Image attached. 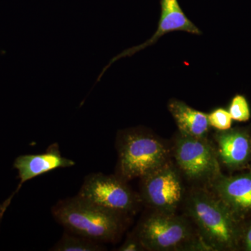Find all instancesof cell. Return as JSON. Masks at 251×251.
I'll use <instances>...</instances> for the list:
<instances>
[{
    "label": "cell",
    "instance_id": "2e32d148",
    "mask_svg": "<svg viewBox=\"0 0 251 251\" xmlns=\"http://www.w3.org/2000/svg\"><path fill=\"white\" fill-rule=\"evenodd\" d=\"M144 249L139 239L136 235L128 237L126 241L124 243L123 245L120 247L118 251H142Z\"/></svg>",
    "mask_w": 251,
    "mask_h": 251
},
{
    "label": "cell",
    "instance_id": "8fae6325",
    "mask_svg": "<svg viewBox=\"0 0 251 251\" xmlns=\"http://www.w3.org/2000/svg\"><path fill=\"white\" fill-rule=\"evenodd\" d=\"M214 181L220 200L232 213L251 211V173L229 178L220 175Z\"/></svg>",
    "mask_w": 251,
    "mask_h": 251
},
{
    "label": "cell",
    "instance_id": "277c9868",
    "mask_svg": "<svg viewBox=\"0 0 251 251\" xmlns=\"http://www.w3.org/2000/svg\"><path fill=\"white\" fill-rule=\"evenodd\" d=\"M77 196L123 216L133 212L138 204V198L126 181L116 175L100 173L87 175Z\"/></svg>",
    "mask_w": 251,
    "mask_h": 251
},
{
    "label": "cell",
    "instance_id": "5bb4252c",
    "mask_svg": "<svg viewBox=\"0 0 251 251\" xmlns=\"http://www.w3.org/2000/svg\"><path fill=\"white\" fill-rule=\"evenodd\" d=\"M228 112L234 121L247 122L251 118V110L248 100L244 96L237 94L229 104Z\"/></svg>",
    "mask_w": 251,
    "mask_h": 251
},
{
    "label": "cell",
    "instance_id": "5b68a950",
    "mask_svg": "<svg viewBox=\"0 0 251 251\" xmlns=\"http://www.w3.org/2000/svg\"><path fill=\"white\" fill-rule=\"evenodd\" d=\"M135 235L144 249L173 251L189 240L191 230L185 220L173 213L158 211L140 223Z\"/></svg>",
    "mask_w": 251,
    "mask_h": 251
},
{
    "label": "cell",
    "instance_id": "6da1fadb",
    "mask_svg": "<svg viewBox=\"0 0 251 251\" xmlns=\"http://www.w3.org/2000/svg\"><path fill=\"white\" fill-rule=\"evenodd\" d=\"M51 211L66 231L100 243L113 242L123 228V216L78 196L60 200Z\"/></svg>",
    "mask_w": 251,
    "mask_h": 251
},
{
    "label": "cell",
    "instance_id": "4fadbf2b",
    "mask_svg": "<svg viewBox=\"0 0 251 251\" xmlns=\"http://www.w3.org/2000/svg\"><path fill=\"white\" fill-rule=\"evenodd\" d=\"M102 243L66 231L60 239L51 248V251H101Z\"/></svg>",
    "mask_w": 251,
    "mask_h": 251
},
{
    "label": "cell",
    "instance_id": "7a4b0ae2",
    "mask_svg": "<svg viewBox=\"0 0 251 251\" xmlns=\"http://www.w3.org/2000/svg\"><path fill=\"white\" fill-rule=\"evenodd\" d=\"M117 144L116 176L124 181L143 178L166 163V147L156 137L139 128L122 130Z\"/></svg>",
    "mask_w": 251,
    "mask_h": 251
},
{
    "label": "cell",
    "instance_id": "ba28073f",
    "mask_svg": "<svg viewBox=\"0 0 251 251\" xmlns=\"http://www.w3.org/2000/svg\"><path fill=\"white\" fill-rule=\"evenodd\" d=\"M160 4H161V16H160L159 22H158L156 32L150 39L145 41L143 44L126 50L124 52L114 57L109 63L108 65L104 68L103 72L99 75L97 81H99V79H100V77L103 75V73L108 69L112 63L118 59L130 57L142 50L153 45L158 41L160 38L168 33L172 32V31H181L190 33V34H196V35L202 34V31L200 30L199 28L195 25L194 23L190 21L184 14V11L180 6L178 0H161Z\"/></svg>",
    "mask_w": 251,
    "mask_h": 251
},
{
    "label": "cell",
    "instance_id": "3957f363",
    "mask_svg": "<svg viewBox=\"0 0 251 251\" xmlns=\"http://www.w3.org/2000/svg\"><path fill=\"white\" fill-rule=\"evenodd\" d=\"M187 210L208 247L216 250L234 247L237 228L233 213L221 200L206 193L196 192L188 199Z\"/></svg>",
    "mask_w": 251,
    "mask_h": 251
},
{
    "label": "cell",
    "instance_id": "52a82bcc",
    "mask_svg": "<svg viewBox=\"0 0 251 251\" xmlns=\"http://www.w3.org/2000/svg\"><path fill=\"white\" fill-rule=\"evenodd\" d=\"M142 179L144 200L158 211L174 212L182 196L181 179L175 170L166 163Z\"/></svg>",
    "mask_w": 251,
    "mask_h": 251
},
{
    "label": "cell",
    "instance_id": "9c48e42d",
    "mask_svg": "<svg viewBox=\"0 0 251 251\" xmlns=\"http://www.w3.org/2000/svg\"><path fill=\"white\" fill-rule=\"evenodd\" d=\"M75 161L62 156L59 145L53 143L46 152L38 154H25L18 156L14 162V168L18 172L20 182L18 190L26 181L59 168H71Z\"/></svg>",
    "mask_w": 251,
    "mask_h": 251
},
{
    "label": "cell",
    "instance_id": "8992f818",
    "mask_svg": "<svg viewBox=\"0 0 251 251\" xmlns=\"http://www.w3.org/2000/svg\"><path fill=\"white\" fill-rule=\"evenodd\" d=\"M175 153L180 169L189 179L214 180L221 175L216 151L204 138L181 134Z\"/></svg>",
    "mask_w": 251,
    "mask_h": 251
},
{
    "label": "cell",
    "instance_id": "7c38bea8",
    "mask_svg": "<svg viewBox=\"0 0 251 251\" xmlns=\"http://www.w3.org/2000/svg\"><path fill=\"white\" fill-rule=\"evenodd\" d=\"M168 110L174 117L181 135L204 138L210 126L207 115L176 99L170 100Z\"/></svg>",
    "mask_w": 251,
    "mask_h": 251
},
{
    "label": "cell",
    "instance_id": "9a60e30c",
    "mask_svg": "<svg viewBox=\"0 0 251 251\" xmlns=\"http://www.w3.org/2000/svg\"><path fill=\"white\" fill-rule=\"evenodd\" d=\"M209 126L219 130H226L231 128L232 118L228 110L224 108H216L207 115Z\"/></svg>",
    "mask_w": 251,
    "mask_h": 251
},
{
    "label": "cell",
    "instance_id": "30bf717a",
    "mask_svg": "<svg viewBox=\"0 0 251 251\" xmlns=\"http://www.w3.org/2000/svg\"><path fill=\"white\" fill-rule=\"evenodd\" d=\"M221 161L232 169L242 168L251 156V137L242 128L219 130L216 135Z\"/></svg>",
    "mask_w": 251,
    "mask_h": 251
},
{
    "label": "cell",
    "instance_id": "e0dca14e",
    "mask_svg": "<svg viewBox=\"0 0 251 251\" xmlns=\"http://www.w3.org/2000/svg\"><path fill=\"white\" fill-rule=\"evenodd\" d=\"M245 242L247 250L251 251V226L248 229L247 235H246Z\"/></svg>",
    "mask_w": 251,
    "mask_h": 251
}]
</instances>
